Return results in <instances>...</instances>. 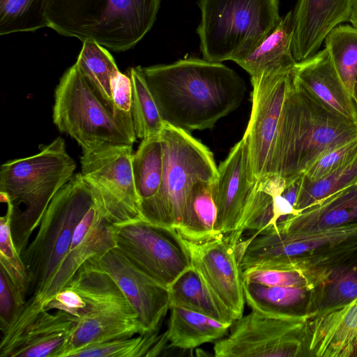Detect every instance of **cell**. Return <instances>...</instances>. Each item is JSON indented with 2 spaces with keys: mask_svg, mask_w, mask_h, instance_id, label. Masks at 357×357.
<instances>
[{
  "mask_svg": "<svg viewBox=\"0 0 357 357\" xmlns=\"http://www.w3.org/2000/svg\"><path fill=\"white\" fill-rule=\"evenodd\" d=\"M353 0H298L291 50L296 63L317 53L328 33L349 21Z\"/></svg>",
  "mask_w": 357,
  "mask_h": 357,
  "instance_id": "obj_21",
  "label": "cell"
},
{
  "mask_svg": "<svg viewBox=\"0 0 357 357\" xmlns=\"http://www.w3.org/2000/svg\"><path fill=\"white\" fill-rule=\"evenodd\" d=\"M295 78L316 98L342 117L357 124L352 98L324 48L295 64Z\"/></svg>",
  "mask_w": 357,
  "mask_h": 357,
  "instance_id": "obj_22",
  "label": "cell"
},
{
  "mask_svg": "<svg viewBox=\"0 0 357 357\" xmlns=\"http://www.w3.org/2000/svg\"><path fill=\"white\" fill-rule=\"evenodd\" d=\"M257 183L250 166L248 142L243 137L220 164L213 183L215 230L220 234H230L240 228Z\"/></svg>",
  "mask_w": 357,
  "mask_h": 357,
  "instance_id": "obj_17",
  "label": "cell"
},
{
  "mask_svg": "<svg viewBox=\"0 0 357 357\" xmlns=\"http://www.w3.org/2000/svg\"><path fill=\"white\" fill-rule=\"evenodd\" d=\"M214 181L196 182L188 194L180 222L175 228L187 241L200 243L222 235L215 230L217 207L213 197Z\"/></svg>",
  "mask_w": 357,
  "mask_h": 357,
  "instance_id": "obj_26",
  "label": "cell"
},
{
  "mask_svg": "<svg viewBox=\"0 0 357 357\" xmlns=\"http://www.w3.org/2000/svg\"><path fill=\"white\" fill-rule=\"evenodd\" d=\"M303 340L305 356H356L357 297L312 312L305 326Z\"/></svg>",
  "mask_w": 357,
  "mask_h": 357,
  "instance_id": "obj_20",
  "label": "cell"
},
{
  "mask_svg": "<svg viewBox=\"0 0 357 357\" xmlns=\"http://www.w3.org/2000/svg\"><path fill=\"white\" fill-rule=\"evenodd\" d=\"M301 176L289 183H287L286 187L282 194V195L285 199H287L294 206V207L295 206L298 194Z\"/></svg>",
  "mask_w": 357,
  "mask_h": 357,
  "instance_id": "obj_42",
  "label": "cell"
},
{
  "mask_svg": "<svg viewBox=\"0 0 357 357\" xmlns=\"http://www.w3.org/2000/svg\"><path fill=\"white\" fill-rule=\"evenodd\" d=\"M291 70L251 78L252 111L243 135L255 180L273 174V158Z\"/></svg>",
  "mask_w": 357,
  "mask_h": 357,
  "instance_id": "obj_15",
  "label": "cell"
},
{
  "mask_svg": "<svg viewBox=\"0 0 357 357\" xmlns=\"http://www.w3.org/2000/svg\"><path fill=\"white\" fill-rule=\"evenodd\" d=\"M39 148L36 154L8 160L0 167L1 201L10 212L11 234L20 255L52 199L76 168L63 138Z\"/></svg>",
  "mask_w": 357,
  "mask_h": 357,
  "instance_id": "obj_4",
  "label": "cell"
},
{
  "mask_svg": "<svg viewBox=\"0 0 357 357\" xmlns=\"http://www.w3.org/2000/svg\"><path fill=\"white\" fill-rule=\"evenodd\" d=\"M10 212L0 218V264L19 289L26 296L28 277L25 266L13 242L10 229Z\"/></svg>",
  "mask_w": 357,
  "mask_h": 357,
  "instance_id": "obj_37",
  "label": "cell"
},
{
  "mask_svg": "<svg viewBox=\"0 0 357 357\" xmlns=\"http://www.w3.org/2000/svg\"><path fill=\"white\" fill-rule=\"evenodd\" d=\"M50 0H0V35L47 27Z\"/></svg>",
  "mask_w": 357,
  "mask_h": 357,
  "instance_id": "obj_34",
  "label": "cell"
},
{
  "mask_svg": "<svg viewBox=\"0 0 357 357\" xmlns=\"http://www.w3.org/2000/svg\"><path fill=\"white\" fill-rule=\"evenodd\" d=\"M115 247V225L109 222L95 199L77 225L70 249L53 277L38 298L31 297L41 304L64 287L86 261L100 257Z\"/></svg>",
  "mask_w": 357,
  "mask_h": 357,
  "instance_id": "obj_19",
  "label": "cell"
},
{
  "mask_svg": "<svg viewBox=\"0 0 357 357\" xmlns=\"http://www.w3.org/2000/svg\"><path fill=\"white\" fill-rule=\"evenodd\" d=\"M167 330L170 346L193 349L203 344L217 341L231 324L215 320L199 312L181 307H172Z\"/></svg>",
  "mask_w": 357,
  "mask_h": 357,
  "instance_id": "obj_27",
  "label": "cell"
},
{
  "mask_svg": "<svg viewBox=\"0 0 357 357\" xmlns=\"http://www.w3.org/2000/svg\"><path fill=\"white\" fill-rule=\"evenodd\" d=\"M162 0H50L47 27L116 52L133 47L152 28Z\"/></svg>",
  "mask_w": 357,
  "mask_h": 357,
  "instance_id": "obj_5",
  "label": "cell"
},
{
  "mask_svg": "<svg viewBox=\"0 0 357 357\" xmlns=\"http://www.w3.org/2000/svg\"><path fill=\"white\" fill-rule=\"evenodd\" d=\"M132 146H109L83 153L80 160L82 174L114 225L142 219L133 178Z\"/></svg>",
  "mask_w": 357,
  "mask_h": 357,
  "instance_id": "obj_11",
  "label": "cell"
},
{
  "mask_svg": "<svg viewBox=\"0 0 357 357\" xmlns=\"http://www.w3.org/2000/svg\"><path fill=\"white\" fill-rule=\"evenodd\" d=\"M243 282L267 286L304 287L316 289L328 281L323 274L296 270L250 268L241 271Z\"/></svg>",
  "mask_w": 357,
  "mask_h": 357,
  "instance_id": "obj_36",
  "label": "cell"
},
{
  "mask_svg": "<svg viewBox=\"0 0 357 357\" xmlns=\"http://www.w3.org/2000/svg\"><path fill=\"white\" fill-rule=\"evenodd\" d=\"M0 329H6L26 302V296L0 266Z\"/></svg>",
  "mask_w": 357,
  "mask_h": 357,
  "instance_id": "obj_39",
  "label": "cell"
},
{
  "mask_svg": "<svg viewBox=\"0 0 357 357\" xmlns=\"http://www.w3.org/2000/svg\"><path fill=\"white\" fill-rule=\"evenodd\" d=\"M287 185V181L279 175H271L259 181L257 190L271 196L282 195Z\"/></svg>",
  "mask_w": 357,
  "mask_h": 357,
  "instance_id": "obj_41",
  "label": "cell"
},
{
  "mask_svg": "<svg viewBox=\"0 0 357 357\" xmlns=\"http://www.w3.org/2000/svg\"><path fill=\"white\" fill-rule=\"evenodd\" d=\"M197 28L204 59L212 62L248 56L278 26L279 0H199Z\"/></svg>",
  "mask_w": 357,
  "mask_h": 357,
  "instance_id": "obj_6",
  "label": "cell"
},
{
  "mask_svg": "<svg viewBox=\"0 0 357 357\" xmlns=\"http://www.w3.org/2000/svg\"><path fill=\"white\" fill-rule=\"evenodd\" d=\"M245 301L252 310L280 318H301L314 312L315 289L267 286L243 281Z\"/></svg>",
  "mask_w": 357,
  "mask_h": 357,
  "instance_id": "obj_24",
  "label": "cell"
},
{
  "mask_svg": "<svg viewBox=\"0 0 357 357\" xmlns=\"http://www.w3.org/2000/svg\"><path fill=\"white\" fill-rule=\"evenodd\" d=\"M75 64L113 109V82L120 71L110 53L96 43L85 41Z\"/></svg>",
  "mask_w": 357,
  "mask_h": 357,
  "instance_id": "obj_30",
  "label": "cell"
},
{
  "mask_svg": "<svg viewBox=\"0 0 357 357\" xmlns=\"http://www.w3.org/2000/svg\"><path fill=\"white\" fill-rule=\"evenodd\" d=\"M113 110L115 115L135 132L132 116L131 79L129 75L121 72L113 82Z\"/></svg>",
  "mask_w": 357,
  "mask_h": 357,
  "instance_id": "obj_40",
  "label": "cell"
},
{
  "mask_svg": "<svg viewBox=\"0 0 357 357\" xmlns=\"http://www.w3.org/2000/svg\"><path fill=\"white\" fill-rule=\"evenodd\" d=\"M169 308L181 307L218 321L230 324L236 320L231 312L208 289L191 266L169 287Z\"/></svg>",
  "mask_w": 357,
  "mask_h": 357,
  "instance_id": "obj_28",
  "label": "cell"
},
{
  "mask_svg": "<svg viewBox=\"0 0 357 357\" xmlns=\"http://www.w3.org/2000/svg\"><path fill=\"white\" fill-rule=\"evenodd\" d=\"M312 313L301 318H280L256 310L236 319L230 333L217 340L216 357L305 356L303 332Z\"/></svg>",
  "mask_w": 357,
  "mask_h": 357,
  "instance_id": "obj_10",
  "label": "cell"
},
{
  "mask_svg": "<svg viewBox=\"0 0 357 357\" xmlns=\"http://www.w3.org/2000/svg\"><path fill=\"white\" fill-rule=\"evenodd\" d=\"M41 308L66 312L76 323L136 314L119 286L100 266L99 257L91 258L82 265L64 287L42 303Z\"/></svg>",
  "mask_w": 357,
  "mask_h": 357,
  "instance_id": "obj_13",
  "label": "cell"
},
{
  "mask_svg": "<svg viewBox=\"0 0 357 357\" xmlns=\"http://www.w3.org/2000/svg\"><path fill=\"white\" fill-rule=\"evenodd\" d=\"M99 261L135 311L144 334L158 331L169 309L168 288L139 269L116 247L99 257Z\"/></svg>",
  "mask_w": 357,
  "mask_h": 357,
  "instance_id": "obj_18",
  "label": "cell"
},
{
  "mask_svg": "<svg viewBox=\"0 0 357 357\" xmlns=\"http://www.w3.org/2000/svg\"><path fill=\"white\" fill-rule=\"evenodd\" d=\"M356 182L357 158L315 181H307L302 175L294 208L302 211Z\"/></svg>",
  "mask_w": 357,
  "mask_h": 357,
  "instance_id": "obj_35",
  "label": "cell"
},
{
  "mask_svg": "<svg viewBox=\"0 0 357 357\" xmlns=\"http://www.w3.org/2000/svg\"><path fill=\"white\" fill-rule=\"evenodd\" d=\"M356 137L357 124L316 98L292 70L275 144L273 174L289 183L324 153Z\"/></svg>",
  "mask_w": 357,
  "mask_h": 357,
  "instance_id": "obj_2",
  "label": "cell"
},
{
  "mask_svg": "<svg viewBox=\"0 0 357 357\" xmlns=\"http://www.w3.org/2000/svg\"><path fill=\"white\" fill-rule=\"evenodd\" d=\"M54 125L89 153L114 146H132L135 133L114 114L75 63L61 77L54 94Z\"/></svg>",
  "mask_w": 357,
  "mask_h": 357,
  "instance_id": "obj_8",
  "label": "cell"
},
{
  "mask_svg": "<svg viewBox=\"0 0 357 357\" xmlns=\"http://www.w3.org/2000/svg\"><path fill=\"white\" fill-rule=\"evenodd\" d=\"M165 123L186 131L210 129L244 99V80L220 62L188 58L140 67Z\"/></svg>",
  "mask_w": 357,
  "mask_h": 357,
  "instance_id": "obj_1",
  "label": "cell"
},
{
  "mask_svg": "<svg viewBox=\"0 0 357 357\" xmlns=\"http://www.w3.org/2000/svg\"><path fill=\"white\" fill-rule=\"evenodd\" d=\"M183 240L192 267L234 318L241 317L245 301L235 246L225 235L200 243Z\"/></svg>",
  "mask_w": 357,
  "mask_h": 357,
  "instance_id": "obj_16",
  "label": "cell"
},
{
  "mask_svg": "<svg viewBox=\"0 0 357 357\" xmlns=\"http://www.w3.org/2000/svg\"><path fill=\"white\" fill-rule=\"evenodd\" d=\"M357 158V137L340 144L321 155L303 174L315 181L349 164Z\"/></svg>",
  "mask_w": 357,
  "mask_h": 357,
  "instance_id": "obj_38",
  "label": "cell"
},
{
  "mask_svg": "<svg viewBox=\"0 0 357 357\" xmlns=\"http://www.w3.org/2000/svg\"><path fill=\"white\" fill-rule=\"evenodd\" d=\"M160 137L164 164L162 183L154 197L140 204V214L152 224L176 228L193 184L215 181L218 167L209 149L188 131L165 123Z\"/></svg>",
  "mask_w": 357,
  "mask_h": 357,
  "instance_id": "obj_9",
  "label": "cell"
},
{
  "mask_svg": "<svg viewBox=\"0 0 357 357\" xmlns=\"http://www.w3.org/2000/svg\"><path fill=\"white\" fill-rule=\"evenodd\" d=\"M293 33V12L289 11L252 53L236 63L250 78L291 70L296 63L291 50Z\"/></svg>",
  "mask_w": 357,
  "mask_h": 357,
  "instance_id": "obj_25",
  "label": "cell"
},
{
  "mask_svg": "<svg viewBox=\"0 0 357 357\" xmlns=\"http://www.w3.org/2000/svg\"><path fill=\"white\" fill-rule=\"evenodd\" d=\"M132 116L137 138L159 136L165 126L156 102L142 75L140 66L131 68Z\"/></svg>",
  "mask_w": 357,
  "mask_h": 357,
  "instance_id": "obj_32",
  "label": "cell"
},
{
  "mask_svg": "<svg viewBox=\"0 0 357 357\" xmlns=\"http://www.w3.org/2000/svg\"><path fill=\"white\" fill-rule=\"evenodd\" d=\"M357 222V185L353 184L326 197L298 214L278 224L284 233L304 232Z\"/></svg>",
  "mask_w": 357,
  "mask_h": 357,
  "instance_id": "obj_23",
  "label": "cell"
},
{
  "mask_svg": "<svg viewBox=\"0 0 357 357\" xmlns=\"http://www.w3.org/2000/svg\"><path fill=\"white\" fill-rule=\"evenodd\" d=\"M351 98L353 102L354 103L356 114H357V73L356 75V77L354 79V82L353 84L352 90H351Z\"/></svg>",
  "mask_w": 357,
  "mask_h": 357,
  "instance_id": "obj_44",
  "label": "cell"
},
{
  "mask_svg": "<svg viewBox=\"0 0 357 357\" xmlns=\"http://www.w3.org/2000/svg\"><path fill=\"white\" fill-rule=\"evenodd\" d=\"M168 340L165 332L158 330L139 335L135 337L121 338L86 346L71 354L70 357H141L156 356L166 348Z\"/></svg>",
  "mask_w": 357,
  "mask_h": 357,
  "instance_id": "obj_31",
  "label": "cell"
},
{
  "mask_svg": "<svg viewBox=\"0 0 357 357\" xmlns=\"http://www.w3.org/2000/svg\"><path fill=\"white\" fill-rule=\"evenodd\" d=\"M240 269L268 268L319 273L329 277L357 262V222L319 230L284 233L276 227L240 241Z\"/></svg>",
  "mask_w": 357,
  "mask_h": 357,
  "instance_id": "obj_3",
  "label": "cell"
},
{
  "mask_svg": "<svg viewBox=\"0 0 357 357\" xmlns=\"http://www.w3.org/2000/svg\"><path fill=\"white\" fill-rule=\"evenodd\" d=\"M356 185H357V182L356 183Z\"/></svg>",
  "mask_w": 357,
  "mask_h": 357,
  "instance_id": "obj_45",
  "label": "cell"
},
{
  "mask_svg": "<svg viewBox=\"0 0 357 357\" xmlns=\"http://www.w3.org/2000/svg\"><path fill=\"white\" fill-rule=\"evenodd\" d=\"M163 149L159 136L144 139L132 153V169L140 204L158 192L163 174Z\"/></svg>",
  "mask_w": 357,
  "mask_h": 357,
  "instance_id": "obj_29",
  "label": "cell"
},
{
  "mask_svg": "<svg viewBox=\"0 0 357 357\" xmlns=\"http://www.w3.org/2000/svg\"><path fill=\"white\" fill-rule=\"evenodd\" d=\"M115 227L116 248L162 285L169 288L191 268L183 238L175 228L154 225L144 219Z\"/></svg>",
  "mask_w": 357,
  "mask_h": 357,
  "instance_id": "obj_12",
  "label": "cell"
},
{
  "mask_svg": "<svg viewBox=\"0 0 357 357\" xmlns=\"http://www.w3.org/2000/svg\"><path fill=\"white\" fill-rule=\"evenodd\" d=\"M351 25L357 28V0H353L349 21Z\"/></svg>",
  "mask_w": 357,
  "mask_h": 357,
  "instance_id": "obj_43",
  "label": "cell"
},
{
  "mask_svg": "<svg viewBox=\"0 0 357 357\" xmlns=\"http://www.w3.org/2000/svg\"><path fill=\"white\" fill-rule=\"evenodd\" d=\"M76 324L70 314L40 308L29 297L9 326L1 331V357H60Z\"/></svg>",
  "mask_w": 357,
  "mask_h": 357,
  "instance_id": "obj_14",
  "label": "cell"
},
{
  "mask_svg": "<svg viewBox=\"0 0 357 357\" xmlns=\"http://www.w3.org/2000/svg\"><path fill=\"white\" fill-rule=\"evenodd\" d=\"M324 43L337 73L351 96L357 73V28L340 24L328 33Z\"/></svg>",
  "mask_w": 357,
  "mask_h": 357,
  "instance_id": "obj_33",
  "label": "cell"
},
{
  "mask_svg": "<svg viewBox=\"0 0 357 357\" xmlns=\"http://www.w3.org/2000/svg\"><path fill=\"white\" fill-rule=\"evenodd\" d=\"M94 200L82 173L74 174L54 195L33 240L20 255L28 277L26 296H40L67 255L75 229Z\"/></svg>",
  "mask_w": 357,
  "mask_h": 357,
  "instance_id": "obj_7",
  "label": "cell"
}]
</instances>
